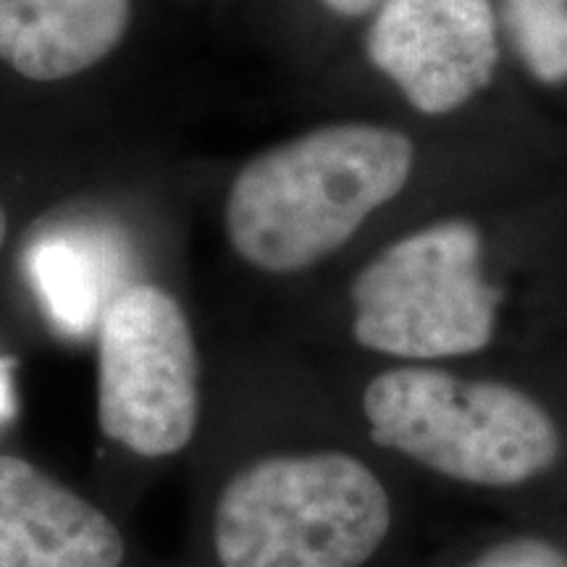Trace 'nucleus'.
Wrapping results in <instances>:
<instances>
[{
    "label": "nucleus",
    "instance_id": "8",
    "mask_svg": "<svg viewBox=\"0 0 567 567\" xmlns=\"http://www.w3.org/2000/svg\"><path fill=\"white\" fill-rule=\"evenodd\" d=\"M130 0H0V61L34 82L82 74L116 51Z\"/></svg>",
    "mask_w": 567,
    "mask_h": 567
},
{
    "label": "nucleus",
    "instance_id": "7",
    "mask_svg": "<svg viewBox=\"0 0 567 567\" xmlns=\"http://www.w3.org/2000/svg\"><path fill=\"white\" fill-rule=\"evenodd\" d=\"M111 515L30 460L0 455V567H122Z\"/></svg>",
    "mask_w": 567,
    "mask_h": 567
},
{
    "label": "nucleus",
    "instance_id": "2",
    "mask_svg": "<svg viewBox=\"0 0 567 567\" xmlns=\"http://www.w3.org/2000/svg\"><path fill=\"white\" fill-rule=\"evenodd\" d=\"M323 400L415 486L488 509L538 492L567 457L551 402L492 368L373 363Z\"/></svg>",
    "mask_w": 567,
    "mask_h": 567
},
{
    "label": "nucleus",
    "instance_id": "12",
    "mask_svg": "<svg viewBox=\"0 0 567 567\" xmlns=\"http://www.w3.org/2000/svg\"><path fill=\"white\" fill-rule=\"evenodd\" d=\"M329 11L339 13V17H347V19H360L365 17V13H371L379 9L381 0H321Z\"/></svg>",
    "mask_w": 567,
    "mask_h": 567
},
{
    "label": "nucleus",
    "instance_id": "14",
    "mask_svg": "<svg viewBox=\"0 0 567 567\" xmlns=\"http://www.w3.org/2000/svg\"><path fill=\"white\" fill-rule=\"evenodd\" d=\"M6 231H9V221H6V210H3V205H0V250H3Z\"/></svg>",
    "mask_w": 567,
    "mask_h": 567
},
{
    "label": "nucleus",
    "instance_id": "1",
    "mask_svg": "<svg viewBox=\"0 0 567 567\" xmlns=\"http://www.w3.org/2000/svg\"><path fill=\"white\" fill-rule=\"evenodd\" d=\"M415 484L360 442L323 396H274V436L218 486L216 567H392Z\"/></svg>",
    "mask_w": 567,
    "mask_h": 567
},
{
    "label": "nucleus",
    "instance_id": "4",
    "mask_svg": "<svg viewBox=\"0 0 567 567\" xmlns=\"http://www.w3.org/2000/svg\"><path fill=\"white\" fill-rule=\"evenodd\" d=\"M347 334L375 363L467 365L494 352L507 292L471 218H439L373 252L347 284Z\"/></svg>",
    "mask_w": 567,
    "mask_h": 567
},
{
    "label": "nucleus",
    "instance_id": "6",
    "mask_svg": "<svg viewBox=\"0 0 567 567\" xmlns=\"http://www.w3.org/2000/svg\"><path fill=\"white\" fill-rule=\"evenodd\" d=\"M365 53L421 113L463 109L499 63L492 0H381Z\"/></svg>",
    "mask_w": 567,
    "mask_h": 567
},
{
    "label": "nucleus",
    "instance_id": "10",
    "mask_svg": "<svg viewBox=\"0 0 567 567\" xmlns=\"http://www.w3.org/2000/svg\"><path fill=\"white\" fill-rule=\"evenodd\" d=\"M32 276L61 323L82 329L101 318L95 310L90 260L82 258L69 243L59 239L34 247Z\"/></svg>",
    "mask_w": 567,
    "mask_h": 567
},
{
    "label": "nucleus",
    "instance_id": "5",
    "mask_svg": "<svg viewBox=\"0 0 567 567\" xmlns=\"http://www.w3.org/2000/svg\"><path fill=\"white\" fill-rule=\"evenodd\" d=\"M200 354L172 292L151 281L118 289L97 318V425L140 460H168L200 429Z\"/></svg>",
    "mask_w": 567,
    "mask_h": 567
},
{
    "label": "nucleus",
    "instance_id": "13",
    "mask_svg": "<svg viewBox=\"0 0 567 567\" xmlns=\"http://www.w3.org/2000/svg\"><path fill=\"white\" fill-rule=\"evenodd\" d=\"M11 363L0 360V425L9 423L17 415V400H13V384H11Z\"/></svg>",
    "mask_w": 567,
    "mask_h": 567
},
{
    "label": "nucleus",
    "instance_id": "11",
    "mask_svg": "<svg viewBox=\"0 0 567 567\" xmlns=\"http://www.w3.org/2000/svg\"><path fill=\"white\" fill-rule=\"evenodd\" d=\"M439 567H567V544L536 526H492Z\"/></svg>",
    "mask_w": 567,
    "mask_h": 567
},
{
    "label": "nucleus",
    "instance_id": "9",
    "mask_svg": "<svg viewBox=\"0 0 567 567\" xmlns=\"http://www.w3.org/2000/svg\"><path fill=\"white\" fill-rule=\"evenodd\" d=\"M523 63L538 82L567 80V0H502Z\"/></svg>",
    "mask_w": 567,
    "mask_h": 567
},
{
    "label": "nucleus",
    "instance_id": "3",
    "mask_svg": "<svg viewBox=\"0 0 567 567\" xmlns=\"http://www.w3.org/2000/svg\"><path fill=\"white\" fill-rule=\"evenodd\" d=\"M413 163V140L375 124L321 126L281 142L234 176L226 239L258 274L313 271L408 187Z\"/></svg>",
    "mask_w": 567,
    "mask_h": 567
}]
</instances>
